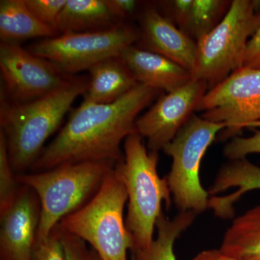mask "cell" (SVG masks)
I'll return each instance as SVG.
<instances>
[{
    "mask_svg": "<svg viewBox=\"0 0 260 260\" xmlns=\"http://www.w3.org/2000/svg\"><path fill=\"white\" fill-rule=\"evenodd\" d=\"M159 93L157 89L139 83L111 104L83 102L71 111L66 124L30 169L40 172L64 164L121 161V143L136 133L138 115Z\"/></svg>",
    "mask_w": 260,
    "mask_h": 260,
    "instance_id": "1",
    "label": "cell"
},
{
    "mask_svg": "<svg viewBox=\"0 0 260 260\" xmlns=\"http://www.w3.org/2000/svg\"><path fill=\"white\" fill-rule=\"evenodd\" d=\"M88 87V78L71 83L26 102H12L1 96L0 131L4 135L10 162L16 174L31 169L49 137L59 129L67 113Z\"/></svg>",
    "mask_w": 260,
    "mask_h": 260,
    "instance_id": "2",
    "label": "cell"
},
{
    "mask_svg": "<svg viewBox=\"0 0 260 260\" xmlns=\"http://www.w3.org/2000/svg\"><path fill=\"white\" fill-rule=\"evenodd\" d=\"M158 153L148 152L143 138L135 133L124 140V158L114 168L127 193L125 222L134 242L133 250L150 247L162 203L170 207L172 194L167 177L158 175Z\"/></svg>",
    "mask_w": 260,
    "mask_h": 260,
    "instance_id": "3",
    "label": "cell"
},
{
    "mask_svg": "<svg viewBox=\"0 0 260 260\" xmlns=\"http://www.w3.org/2000/svg\"><path fill=\"white\" fill-rule=\"evenodd\" d=\"M116 165L109 160L81 162L17 174L19 183L31 188L40 201L37 240L47 237L63 218L86 204Z\"/></svg>",
    "mask_w": 260,
    "mask_h": 260,
    "instance_id": "4",
    "label": "cell"
},
{
    "mask_svg": "<svg viewBox=\"0 0 260 260\" xmlns=\"http://www.w3.org/2000/svg\"><path fill=\"white\" fill-rule=\"evenodd\" d=\"M126 202L125 186L114 169L93 198L58 225L90 244L102 260H128L134 242L124 218Z\"/></svg>",
    "mask_w": 260,
    "mask_h": 260,
    "instance_id": "5",
    "label": "cell"
},
{
    "mask_svg": "<svg viewBox=\"0 0 260 260\" xmlns=\"http://www.w3.org/2000/svg\"><path fill=\"white\" fill-rule=\"evenodd\" d=\"M225 123L213 122L193 114L162 151L172 158L168 175L171 194L181 212L198 215L209 208V193L202 185L200 167L205 153Z\"/></svg>",
    "mask_w": 260,
    "mask_h": 260,
    "instance_id": "6",
    "label": "cell"
},
{
    "mask_svg": "<svg viewBox=\"0 0 260 260\" xmlns=\"http://www.w3.org/2000/svg\"><path fill=\"white\" fill-rule=\"evenodd\" d=\"M259 8V1L233 0L220 23L197 42L193 78L205 82L208 90L242 67Z\"/></svg>",
    "mask_w": 260,
    "mask_h": 260,
    "instance_id": "7",
    "label": "cell"
},
{
    "mask_svg": "<svg viewBox=\"0 0 260 260\" xmlns=\"http://www.w3.org/2000/svg\"><path fill=\"white\" fill-rule=\"evenodd\" d=\"M140 32L121 23L97 31L59 34L42 39L28 50L51 61L65 74L75 76L109 58L120 56L126 48L139 40Z\"/></svg>",
    "mask_w": 260,
    "mask_h": 260,
    "instance_id": "8",
    "label": "cell"
},
{
    "mask_svg": "<svg viewBox=\"0 0 260 260\" xmlns=\"http://www.w3.org/2000/svg\"><path fill=\"white\" fill-rule=\"evenodd\" d=\"M196 111L202 117L225 123L221 139L237 137L245 127L260 121V70L241 67L226 79L209 89Z\"/></svg>",
    "mask_w": 260,
    "mask_h": 260,
    "instance_id": "9",
    "label": "cell"
},
{
    "mask_svg": "<svg viewBox=\"0 0 260 260\" xmlns=\"http://www.w3.org/2000/svg\"><path fill=\"white\" fill-rule=\"evenodd\" d=\"M0 70L4 83L2 97L17 103L47 95L77 77L65 74L54 63L13 42L0 44Z\"/></svg>",
    "mask_w": 260,
    "mask_h": 260,
    "instance_id": "10",
    "label": "cell"
},
{
    "mask_svg": "<svg viewBox=\"0 0 260 260\" xmlns=\"http://www.w3.org/2000/svg\"><path fill=\"white\" fill-rule=\"evenodd\" d=\"M208 90V84L193 78L184 86L162 95L137 119L136 133L146 139L150 151L158 153L172 141Z\"/></svg>",
    "mask_w": 260,
    "mask_h": 260,
    "instance_id": "11",
    "label": "cell"
},
{
    "mask_svg": "<svg viewBox=\"0 0 260 260\" xmlns=\"http://www.w3.org/2000/svg\"><path fill=\"white\" fill-rule=\"evenodd\" d=\"M40 218L37 194L21 185L15 201L0 213V260H31Z\"/></svg>",
    "mask_w": 260,
    "mask_h": 260,
    "instance_id": "12",
    "label": "cell"
},
{
    "mask_svg": "<svg viewBox=\"0 0 260 260\" xmlns=\"http://www.w3.org/2000/svg\"><path fill=\"white\" fill-rule=\"evenodd\" d=\"M140 48L175 61L192 73L197 42L166 18L156 8L140 11Z\"/></svg>",
    "mask_w": 260,
    "mask_h": 260,
    "instance_id": "13",
    "label": "cell"
},
{
    "mask_svg": "<svg viewBox=\"0 0 260 260\" xmlns=\"http://www.w3.org/2000/svg\"><path fill=\"white\" fill-rule=\"evenodd\" d=\"M121 59L138 83L171 93L193 79L191 71L175 61L142 48L130 46Z\"/></svg>",
    "mask_w": 260,
    "mask_h": 260,
    "instance_id": "14",
    "label": "cell"
},
{
    "mask_svg": "<svg viewBox=\"0 0 260 260\" xmlns=\"http://www.w3.org/2000/svg\"><path fill=\"white\" fill-rule=\"evenodd\" d=\"M260 189V167L246 158L230 160L219 170L208 189L209 208L217 216L229 218L234 205L246 193Z\"/></svg>",
    "mask_w": 260,
    "mask_h": 260,
    "instance_id": "15",
    "label": "cell"
},
{
    "mask_svg": "<svg viewBox=\"0 0 260 260\" xmlns=\"http://www.w3.org/2000/svg\"><path fill=\"white\" fill-rule=\"evenodd\" d=\"M88 73V87L83 94V102L111 104L139 84L120 56L97 63Z\"/></svg>",
    "mask_w": 260,
    "mask_h": 260,
    "instance_id": "16",
    "label": "cell"
},
{
    "mask_svg": "<svg viewBox=\"0 0 260 260\" xmlns=\"http://www.w3.org/2000/svg\"><path fill=\"white\" fill-rule=\"evenodd\" d=\"M119 23L107 0H67L56 30L59 34L97 31Z\"/></svg>",
    "mask_w": 260,
    "mask_h": 260,
    "instance_id": "17",
    "label": "cell"
},
{
    "mask_svg": "<svg viewBox=\"0 0 260 260\" xmlns=\"http://www.w3.org/2000/svg\"><path fill=\"white\" fill-rule=\"evenodd\" d=\"M55 29L42 23L28 9L25 0L0 1L1 42L19 43L34 38L59 36Z\"/></svg>",
    "mask_w": 260,
    "mask_h": 260,
    "instance_id": "18",
    "label": "cell"
},
{
    "mask_svg": "<svg viewBox=\"0 0 260 260\" xmlns=\"http://www.w3.org/2000/svg\"><path fill=\"white\" fill-rule=\"evenodd\" d=\"M220 249L237 260L260 257V205L234 218Z\"/></svg>",
    "mask_w": 260,
    "mask_h": 260,
    "instance_id": "19",
    "label": "cell"
},
{
    "mask_svg": "<svg viewBox=\"0 0 260 260\" xmlns=\"http://www.w3.org/2000/svg\"><path fill=\"white\" fill-rule=\"evenodd\" d=\"M195 215L180 212L174 218H167L164 213L156 223L157 235L151 246L145 250H133V260H177L174 244L178 237L194 222Z\"/></svg>",
    "mask_w": 260,
    "mask_h": 260,
    "instance_id": "20",
    "label": "cell"
},
{
    "mask_svg": "<svg viewBox=\"0 0 260 260\" xmlns=\"http://www.w3.org/2000/svg\"><path fill=\"white\" fill-rule=\"evenodd\" d=\"M231 4L228 0H194L182 31L198 42L220 23Z\"/></svg>",
    "mask_w": 260,
    "mask_h": 260,
    "instance_id": "21",
    "label": "cell"
},
{
    "mask_svg": "<svg viewBox=\"0 0 260 260\" xmlns=\"http://www.w3.org/2000/svg\"><path fill=\"white\" fill-rule=\"evenodd\" d=\"M20 187L21 184L10 162L6 140L0 131V213L9 208L15 201Z\"/></svg>",
    "mask_w": 260,
    "mask_h": 260,
    "instance_id": "22",
    "label": "cell"
},
{
    "mask_svg": "<svg viewBox=\"0 0 260 260\" xmlns=\"http://www.w3.org/2000/svg\"><path fill=\"white\" fill-rule=\"evenodd\" d=\"M31 260H64L60 230L58 225L47 237L36 240Z\"/></svg>",
    "mask_w": 260,
    "mask_h": 260,
    "instance_id": "23",
    "label": "cell"
},
{
    "mask_svg": "<svg viewBox=\"0 0 260 260\" xmlns=\"http://www.w3.org/2000/svg\"><path fill=\"white\" fill-rule=\"evenodd\" d=\"M25 2L38 20L56 30L58 18L67 0H25Z\"/></svg>",
    "mask_w": 260,
    "mask_h": 260,
    "instance_id": "24",
    "label": "cell"
},
{
    "mask_svg": "<svg viewBox=\"0 0 260 260\" xmlns=\"http://www.w3.org/2000/svg\"><path fill=\"white\" fill-rule=\"evenodd\" d=\"M223 155L230 160L246 158L251 154H260V130L247 138L234 137L225 145Z\"/></svg>",
    "mask_w": 260,
    "mask_h": 260,
    "instance_id": "25",
    "label": "cell"
},
{
    "mask_svg": "<svg viewBox=\"0 0 260 260\" xmlns=\"http://www.w3.org/2000/svg\"><path fill=\"white\" fill-rule=\"evenodd\" d=\"M194 0H170L159 3L162 14L181 29L184 28L190 14Z\"/></svg>",
    "mask_w": 260,
    "mask_h": 260,
    "instance_id": "26",
    "label": "cell"
},
{
    "mask_svg": "<svg viewBox=\"0 0 260 260\" xmlns=\"http://www.w3.org/2000/svg\"><path fill=\"white\" fill-rule=\"evenodd\" d=\"M59 230L64 260H91V250L87 248L86 243L80 238L63 232L60 228Z\"/></svg>",
    "mask_w": 260,
    "mask_h": 260,
    "instance_id": "27",
    "label": "cell"
},
{
    "mask_svg": "<svg viewBox=\"0 0 260 260\" xmlns=\"http://www.w3.org/2000/svg\"><path fill=\"white\" fill-rule=\"evenodd\" d=\"M242 67L260 70V8L256 14L255 29L246 45Z\"/></svg>",
    "mask_w": 260,
    "mask_h": 260,
    "instance_id": "28",
    "label": "cell"
},
{
    "mask_svg": "<svg viewBox=\"0 0 260 260\" xmlns=\"http://www.w3.org/2000/svg\"><path fill=\"white\" fill-rule=\"evenodd\" d=\"M111 11L119 23L137 15L141 3L135 0H107Z\"/></svg>",
    "mask_w": 260,
    "mask_h": 260,
    "instance_id": "29",
    "label": "cell"
},
{
    "mask_svg": "<svg viewBox=\"0 0 260 260\" xmlns=\"http://www.w3.org/2000/svg\"><path fill=\"white\" fill-rule=\"evenodd\" d=\"M191 260H237L219 249H209L201 251Z\"/></svg>",
    "mask_w": 260,
    "mask_h": 260,
    "instance_id": "30",
    "label": "cell"
},
{
    "mask_svg": "<svg viewBox=\"0 0 260 260\" xmlns=\"http://www.w3.org/2000/svg\"><path fill=\"white\" fill-rule=\"evenodd\" d=\"M91 260H102L93 249L91 250Z\"/></svg>",
    "mask_w": 260,
    "mask_h": 260,
    "instance_id": "31",
    "label": "cell"
},
{
    "mask_svg": "<svg viewBox=\"0 0 260 260\" xmlns=\"http://www.w3.org/2000/svg\"><path fill=\"white\" fill-rule=\"evenodd\" d=\"M240 260H260V257H256V256H253V257L244 258V259Z\"/></svg>",
    "mask_w": 260,
    "mask_h": 260,
    "instance_id": "32",
    "label": "cell"
},
{
    "mask_svg": "<svg viewBox=\"0 0 260 260\" xmlns=\"http://www.w3.org/2000/svg\"><path fill=\"white\" fill-rule=\"evenodd\" d=\"M132 260H133V259H132Z\"/></svg>",
    "mask_w": 260,
    "mask_h": 260,
    "instance_id": "33",
    "label": "cell"
}]
</instances>
